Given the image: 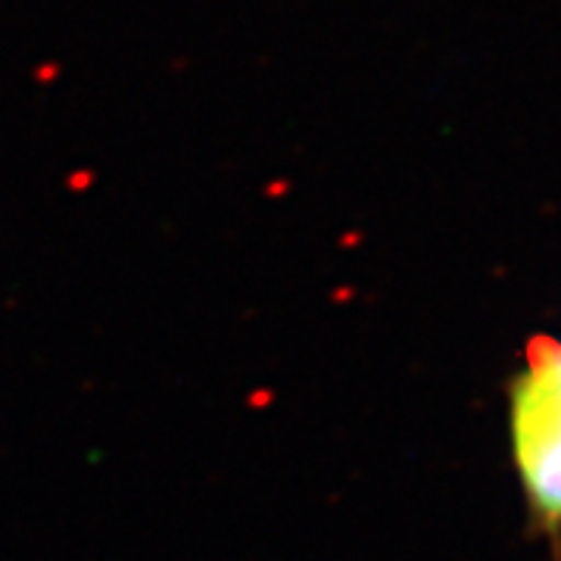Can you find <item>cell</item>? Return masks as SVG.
Wrapping results in <instances>:
<instances>
[{
  "label": "cell",
  "instance_id": "cell-1",
  "mask_svg": "<svg viewBox=\"0 0 561 561\" xmlns=\"http://www.w3.org/2000/svg\"><path fill=\"white\" fill-rule=\"evenodd\" d=\"M508 437L537 527L561 534V343L537 337L508 383Z\"/></svg>",
  "mask_w": 561,
  "mask_h": 561
}]
</instances>
